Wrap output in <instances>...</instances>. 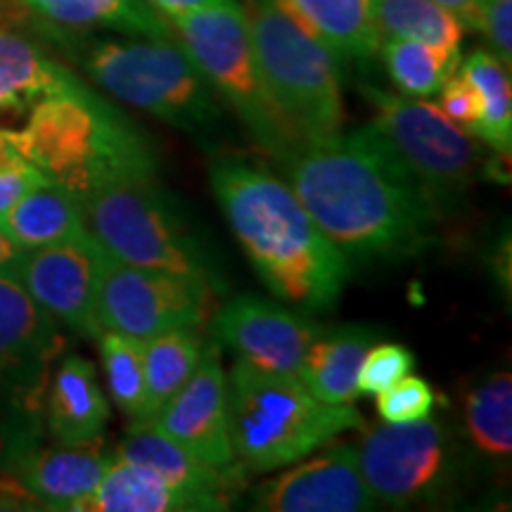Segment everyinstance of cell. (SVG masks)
I'll return each mask as SVG.
<instances>
[{
    "instance_id": "6da1fadb",
    "label": "cell",
    "mask_w": 512,
    "mask_h": 512,
    "mask_svg": "<svg viewBox=\"0 0 512 512\" xmlns=\"http://www.w3.org/2000/svg\"><path fill=\"white\" fill-rule=\"evenodd\" d=\"M283 166L294 195L349 261L408 259L437 233V202L373 124L302 145Z\"/></svg>"
},
{
    "instance_id": "7a4b0ae2",
    "label": "cell",
    "mask_w": 512,
    "mask_h": 512,
    "mask_svg": "<svg viewBox=\"0 0 512 512\" xmlns=\"http://www.w3.org/2000/svg\"><path fill=\"white\" fill-rule=\"evenodd\" d=\"M209 178L230 230L268 290L306 311L332 309L351 264L290 185L238 157L216 159Z\"/></svg>"
},
{
    "instance_id": "3957f363",
    "label": "cell",
    "mask_w": 512,
    "mask_h": 512,
    "mask_svg": "<svg viewBox=\"0 0 512 512\" xmlns=\"http://www.w3.org/2000/svg\"><path fill=\"white\" fill-rule=\"evenodd\" d=\"M8 143L76 200L112 183L157 181L143 133L81 81L38 102Z\"/></svg>"
},
{
    "instance_id": "277c9868",
    "label": "cell",
    "mask_w": 512,
    "mask_h": 512,
    "mask_svg": "<svg viewBox=\"0 0 512 512\" xmlns=\"http://www.w3.org/2000/svg\"><path fill=\"white\" fill-rule=\"evenodd\" d=\"M228 415L235 458L252 472L294 465L366 427L351 403L320 401L297 375L268 373L242 358L228 375Z\"/></svg>"
},
{
    "instance_id": "5b68a950",
    "label": "cell",
    "mask_w": 512,
    "mask_h": 512,
    "mask_svg": "<svg viewBox=\"0 0 512 512\" xmlns=\"http://www.w3.org/2000/svg\"><path fill=\"white\" fill-rule=\"evenodd\" d=\"M242 8L261 79L302 145L337 136L347 119L337 57L273 0Z\"/></svg>"
},
{
    "instance_id": "8992f818",
    "label": "cell",
    "mask_w": 512,
    "mask_h": 512,
    "mask_svg": "<svg viewBox=\"0 0 512 512\" xmlns=\"http://www.w3.org/2000/svg\"><path fill=\"white\" fill-rule=\"evenodd\" d=\"M83 69L102 91L192 136L221 121L219 95L176 38H102L83 53Z\"/></svg>"
},
{
    "instance_id": "52a82bcc",
    "label": "cell",
    "mask_w": 512,
    "mask_h": 512,
    "mask_svg": "<svg viewBox=\"0 0 512 512\" xmlns=\"http://www.w3.org/2000/svg\"><path fill=\"white\" fill-rule=\"evenodd\" d=\"M169 24L214 93L238 114L252 143L266 157L285 164L302 147V140L275 107L261 79L245 8L233 0L171 17Z\"/></svg>"
},
{
    "instance_id": "ba28073f",
    "label": "cell",
    "mask_w": 512,
    "mask_h": 512,
    "mask_svg": "<svg viewBox=\"0 0 512 512\" xmlns=\"http://www.w3.org/2000/svg\"><path fill=\"white\" fill-rule=\"evenodd\" d=\"M88 233L114 259L140 268L207 278L219 287L214 264L155 181L112 183L81 197Z\"/></svg>"
},
{
    "instance_id": "9c48e42d",
    "label": "cell",
    "mask_w": 512,
    "mask_h": 512,
    "mask_svg": "<svg viewBox=\"0 0 512 512\" xmlns=\"http://www.w3.org/2000/svg\"><path fill=\"white\" fill-rule=\"evenodd\" d=\"M363 95L377 112L373 126L430 192L437 207L463 195L482 164V147L472 133L453 124L425 98L387 93L375 86H363Z\"/></svg>"
},
{
    "instance_id": "30bf717a",
    "label": "cell",
    "mask_w": 512,
    "mask_h": 512,
    "mask_svg": "<svg viewBox=\"0 0 512 512\" xmlns=\"http://www.w3.org/2000/svg\"><path fill=\"white\" fill-rule=\"evenodd\" d=\"M95 304L102 330L147 339L207 328L216 313V285L197 275L124 264L102 252Z\"/></svg>"
},
{
    "instance_id": "8fae6325",
    "label": "cell",
    "mask_w": 512,
    "mask_h": 512,
    "mask_svg": "<svg viewBox=\"0 0 512 512\" xmlns=\"http://www.w3.org/2000/svg\"><path fill=\"white\" fill-rule=\"evenodd\" d=\"M358 465L377 505L408 508L437 496L448 484L453 448L446 427L427 418L392 425L384 422L363 434Z\"/></svg>"
},
{
    "instance_id": "7c38bea8",
    "label": "cell",
    "mask_w": 512,
    "mask_h": 512,
    "mask_svg": "<svg viewBox=\"0 0 512 512\" xmlns=\"http://www.w3.org/2000/svg\"><path fill=\"white\" fill-rule=\"evenodd\" d=\"M67 339L17 278L0 275V403L36 411Z\"/></svg>"
},
{
    "instance_id": "4fadbf2b",
    "label": "cell",
    "mask_w": 512,
    "mask_h": 512,
    "mask_svg": "<svg viewBox=\"0 0 512 512\" xmlns=\"http://www.w3.org/2000/svg\"><path fill=\"white\" fill-rule=\"evenodd\" d=\"M102 249L91 233L60 245L24 252L19 261V285L57 323L76 335L98 339V278Z\"/></svg>"
},
{
    "instance_id": "5bb4252c",
    "label": "cell",
    "mask_w": 512,
    "mask_h": 512,
    "mask_svg": "<svg viewBox=\"0 0 512 512\" xmlns=\"http://www.w3.org/2000/svg\"><path fill=\"white\" fill-rule=\"evenodd\" d=\"M214 335L256 368L299 375L306 351L323 335V328L309 316H299L254 294H242L216 309Z\"/></svg>"
},
{
    "instance_id": "9a60e30c",
    "label": "cell",
    "mask_w": 512,
    "mask_h": 512,
    "mask_svg": "<svg viewBox=\"0 0 512 512\" xmlns=\"http://www.w3.org/2000/svg\"><path fill=\"white\" fill-rule=\"evenodd\" d=\"M152 422L202 463L216 467L235 463L230 441L228 377L223 373L216 339L204 344L195 373Z\"/></svg>"
},
{
    "instance_id": "2e32d148",
    "label": "cell",
    "mask_w": 512,
    "mask_h": 512,
    "mask_svg": "<svg viewBox=\"0 0 512 512\" xmlns=\"http://www.w3.org/2000/svg\"><path fill=\"white\" fill-rule=\"evenodd\" d=\"M254 508L266 512H368L380 505L358 465V448L339 444L292 467L254 491Z\"/></svg>"
},
{
    "instance_id": "e0dca14e",
    "label": "cell",
    "mask_w": 512,
    "mask_h": 512,
    "mask_svg": "<svg viewBox=\"0 0 512 512\" xmlns=\"http://www.w3.org/2000/svg\"><path fill=\"white\" fill-rule=\"evenodd\" d=\"M114 456L157 472L171 486L195 498L202 505V512L228 510L230 494L240 486L242 465L216 467L202 463L174 439L166 437L152 420L131 422L126 439L121 441Z\"/></svg>"
},
{
    "instance_id": "ac0fdd59",
    "label": "cell",
    "mask_w": 512,
    "mask_h": 512,
    "mask_svg": "<svg viewBox=\"0 0 512 512\" xmlns=\"http://www.w3.org/2000/svg\"><path fill=\"white\" fill-rule=\"evenodd\" d=\"M114 453L100 448V441L86 446L31 448L15 456V479L46 510L79 512L93 494Z\"/></svg>"
},
{
    "instance_id": "d6986e66",
    "label": "cell",
    "mask_w": 512,
    "mask_h": 512,
    "mask_svg": "<svg viewBox=\"0 0 512 512\" xmlns=\"http://www.w3.org/2000/svg\"><path fill=\"white\" fill-rule=\"evenodd\" d=\"M46 422L57 446H86L100 441L110 422V401L98 370L88 358L64 354L48 380Z\"/></svg>"
},
{
    "instance_id": "ffe728a7",
    "label": "cell",
    "mask_w": 512,
    "mask_h": 512,
    "mask_svg": "<svg viewBox=\"0 0 512 512\" xmlns=\"http://www.w3.org/2000/svg\"><path fill=\"white\" fill-rule=\"evenodd\" d=\"M76 81L29 38L0 24V136L15 133L38 102Z\"/></svg>"
},
{
    "instance_id": "44dd1931",
    "label": "cell",
    "mask_w": 512,
    "mask_h": 512,
    "mask_svg": "<svg viewBox=\"0 0 512 512\" xmlns=\"http://www.w3.org/2000/svg\"><path fill=\"white\" fill-rule=\"evenodd\" d=\"M299 27L318 38L339 62L373 60L382 38L373 22V0H273Z\"/></svg>"
},
{
    "instance_id": "7402d4cb",
    "label": "cell",
    "mask_w": 512,
    "mask_h": 512,
    "mask_svg": "<svg viewBox=\"0 0 512 512\" xmlns=\"http://www.w3.org/2000/svg\"><path fill=\"white\" fill-rule=\"evenodd\" d=\"M382 332L370 325H347L323 332L306 351L299 380L325 403H354L358 396V368Z\"/></svg>"
},
{
    "instance_id": "603a6c76",
    "label": "cell",
    "mask_w": 512,
    "mask_h": 512,
    "mask_svg": "<svg viewBox=\"0 0 512 512\" xmlns=\"http://www.w3.org/2000/svg\"><path fill=\"white\" fill-rule=\"evenodd\" d=\"M0 226L24 252L60 245L88 233L81 202L55 183H41L0 216Z\"/></svg>"
},
{
    "instance_id": "cb8c5ba5",
    "label": "cell",
    "mask_w": 512,
    "mask_h": 512,
    "mask_svg": "<svg viewBox=\"0 0 512 512\" xmlns=\"http://www.w3.org/2000/svg\"><path fill=\"white\" fill-rule=\"evenodd\" d=\"M202 512L195 498L171 486L157 472L114 456L79 512Z\"/></svg>"
},
{
    "instance_id": "d4e9b609",
    "label": "cell",
    "mask_w": 512,
    "mask_h": 512,
    "mask_svg": "<svg viewBox=\"0 0 512 512\" xmlns=\"http://www.w3.org/2000/svg\"><path fill=\"white\" fill-rule=\"evenodd\" d=\"M458 72L472 83L479 95V119L472 126V136L484 140L496 155L512 152V88L510 67L498 60L491 50H475L460 60Z\"/></svg>"
},
{
    "instance_id": "484cf974",
    "label": "cell",
    "mask_w": 512,
    "mask_h": 512,
    "mask_svg": "<svg viewBox=\"0 0 512 512\" xmlns=\"http://www.w3.org/2000/svg\"><path fill=\"white\" fill-rule=\"evenodd\" d=\"M200 330H169L143 339L145 418L152 420L195 373L202 354ZM140 420V422H143Z\"/></svg>"
},
{
    "instance_id": "4316f807",
    "label": "cell",
    "mask_w": 512,
    "mask_h": 512,
    "mask_svg": "<svg viewBox=\"0 0 512 512\" xmlns=\"http://www.w3.org/2000/svg\"><path fill=\"white\" fill-rule=\"evenodd\" d=\"M377 55L382 57L389 79L401 95L430 98L437 95L446 79L458 72L463 55L411 38H384Z\"/></svg>"
},
{
    "instance_id": "83f0119b",
    "label": "cell",
    "mask_w": 512,
    "mask_h": 512,
    "mask_svg": "<svg viewBox=\"0 0 512 512\" xmlns=\"http://www.w3.org/2000/svg\"><path fill=\"white\" fill-rule=\"evenodd\" d=\"M465 432L479 453L508 460L512 453V375L496 373L465 399Z\"/></svg>"
},
{
    "instance_id": "f1b7e54d",
    "label": "cell",
    "mask_w": 512,
    "mask_h": 512,
    "mask_svg": "<svg viewBox=\"0 0 512 512\" xmlns=\"http://www.w3.org/2000/svg\"><path fill=\"white\" fill-rule=\"evenodd\" d=\"M373 22L380 38H411L460 55L463 27L434 0H373Z\"/></svg>"
},
{
    "instance_id": "f546056e",
    "label": "cell",
    "mask_w": 512,
    "mask_h": 512,
    "mask_svg": "<svg viewBox=\"0 0 512 512\" xmlns=\"http://www.w3.org/2000/svg\"><path fill=\"white\" fill-rule=\"evenodd\" d=\"M98 351L112 401L128 420L140 422L145 418L143 339L102 330L98 335Z\"/></svg>"
},
{
    "instance_id": "4dcf8cb0",
    "label": "cell",
    "mask_w": 512,
    "mask_h": 512,
    "mask_svg": "<svg viewBox=\"0 0 512 512\" xmlns=\"http://www.w3.org/2000/svg\"><path fill=\"white\" fill-rule=\"evenodd\" d=\"M377 413L384 422L401 425V422H415L432 415L434 389L427 380L415 375H403L401 380L389 384L380 394H375Z\"/></svg>"
},
{
    "instance_id": "1f68e13d",
    "label": "cell",
    "mask_w": 512,
    "mask_h": 512,
    "mask_svg": "<svg viewBox=\"0 0 512 512\" xmlns=\"http://www.w3.org/2000/svg\"><path fill=\"white\" fill-rule=\"evenodd\" d=\"M415 368V358L403 344L380 342L373 344L363 356L358 368V394L375 396L389 384L401 380Z\"/></svg>"
},
{
    "instance_id": "d6a6232c",
    "label": "cell",
    "mask_w": 512,
    "mask_h": 512,
    "mask_svg": "<svg viewBox=\"0 0 512 512\" xmlns=\"http://www.w3.org/2000/svg\"><path fill=\"white\" fill-rule=\"evenodd\" d=\"M477 31H482L498 60L505 67L512 64V0H486L477 19Z\"/></svg>"
},
{
    "instance_id": "836d02e7",
    "label": "cell",
    "mask_w": 512,
    "mask_h": 512,
    "mask_svg": "<svg viewBox=\"0 0 512 512\" xmlns=\"http://www.w3.org/2000/svg\"><path fill=\"white\" fill-rule=\"evenodd\" d=\"M437 95L439 110L444 112L453 124L472 131V126H475L479 119V95L475 88H472V83L467 81L463 74L456 72L451 79H446Z\"/></svg>"
},
{
    "instance_id": "e575fe53",
    "label": "cell",
    "mask_w": 512,
    "mask_h": 512,
    "mask_svg": "<svg viewBox=\"0 0 512 512\" xmlns=\"http://www.w3.org/2000/svg\"><path fill=\"white\" fill-rule=\"evenodd\" d=\"M48 183V178L29 164L24 157H15L10 162L0 164V216L15 204L19 197L27 195L36 185Z\"/></svg>"
},
{
    "instance_id": "d590c367",
    "label": "cell",
    "mask_w": 512,
    "mask_h": 512,
    "mask_svg": "<svg viewBox=\"0 0 512 512\" xmlns=\"http://www.w3.org/2000/svg\"><path fill=\"white\" fill-rule=\"evenodd\" d=\"M157 12H162L166 19L178 17V15H188V12L195 10H204V8H214V5H223V3H233V0H147Z\"/></svg>"
},
{
    "instance_id": "8d00e7d4",
    "label": "cell",
    "mask_w": 512,
    "mask_h": 512,
    "mask_svg": "<svg viewBox=\"0 0 512 512\" xmlns=\"http://www.w3.org/2000/svg\"><path fill=\"white\" fill-rule=\"evenodd\" d=\"M434 3L451 12L463 29H477L479 12H482L486 0H434Z\"/></svg>"
},
{
    "instance_id": "74e56055",
    "label": "cell",
    "mask_w": 512,
    "mask_h": 512,
    "mask_svg": "<svg viewBox=\"0 0 512 512\" xmlns=\"http://www.w3.org/2000/svg\"><path fill=\"white\" fill-rule=\"evenodd\" d=\"M22 256H24V249L19 247L8 233H5L3 226H0V275H10V278H15Z\"/></svg>"
},
{
    "instance_id": "f35d334b",
    "label": "cell",
    "mask_w": 512,
    "mask_h": 512,
    "mask_svg": "<svg viewBox=\"0 0 512 512\" xmlns=\"http://www.w3.org/2000/svg\"><path fill=\"white\" fill-rule=\"evenodd\" d=\"M29 17L19 5L15 3H0V24L3 27H10V22H19V19Z\"/></svg>"
},
{
    "instance_id": "ab89813d",
    "label": "cell",
    "mask_w": 512,
    "mask_h": 512,
    "mask_svg": "<svg viewBox=\"0 0 512 512\" xmlns=\"http://www.w3.org/2000/svg\"><path fill=\"white\" fill-rule=\"evenodd\" d=\"M15 157H22V155H19L15 147L8 143V138L0 136V164L10 162V159H15Z\"/></svg>"
},
{
    "instance_id": "60d3db41",
    "label": "cell",
    "mask_w": 512,
    "mask_h": 512,
    "mask_svg": "<svg viewBox=\"0 0 512 512\" xmlns=\"http://www.w3.org/2000/svg\"><path fill=\"white\" fill-rule=\"evenodd\" d=\"M0 3H15V0H0ZM17 5V3H15Z\"/></svg>"
}]
</instances>
